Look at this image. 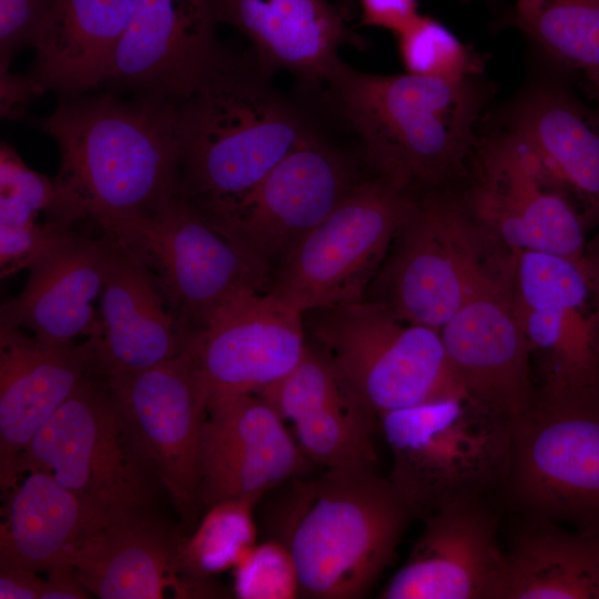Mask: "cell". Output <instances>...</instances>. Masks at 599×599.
<instances>
[{
	"label": "cell",
	"instance_id": "obj_40",
	"mask_svg": "<svg viewBox=\"0 0 599 599\" xmlns=\"http://www.w3.org/2000/svg\"><path fill=\"white\" fill-rule=\"evenodd\" d=\"M27 568L0 565V599H41L45 580Z\"/></svg>",
	"mask_w": 599,
	"mask_h": 599
},
{
	"label": "cell",
	"instance_id": "obj_13",
	"mask_svg": "<svg viewBox=\"0 0 599 599\" xmlns=\"http://www.w3.org/2000/svg\"><path fill=\"white\" fill-rule=\"evenodd\" d=\"M461 186L456 193L465 210L507 253L581 260L587 229L579 213L506 129L481 130Z\"/></svg>",
	"mask_w": 599,
	"mask_h": 599
},
{
	"label": "cell",
	"instance_id": "obj_38",
	"mask_svg": "<svg viewBox=\"0 0 599 599\" xmlns=\"http://www.w3.org/2000/svg\"><path fill=\"white\" fill-rule=\"evenodd\" d=\"M361 24L398 33L418 14V0H356Z\"/></svg>",
	"mask_w": 599,
	"mask_h": 599
},
{
	"label": "cell",
	"instance_id": "obj_19",
	"mask_svg": "<svg viewBox=\"0 0 599 599\" xmlns=\"http://www.w3.org/2000/svg\"><path fill=\"white\" fill-rule=\"evenodd\" d=\"M511 267L475 294L439 329L448 364L473 399L515 423L532 405L531 349L510 297Z\"/></svg>",
	"mask_w": 599,
	"mask_h": 599
},
{
	"label": "cell",
	"instance_id": "obj_18",
	"mask_svg": "<svg viewBox=\"0 0 599 599\" xmlns=\"http://www.w3.org/2000/svg\"><path fill=\"white\" fill-rule=\"evenodd\" d=\"M284 420L256 394L207 400L200 441V504L256 498L306 469Z\"/></svg>",
	"mask_w": 599,
	"mask_h": 599
},
{
	"label": "cell",
	"instance_id": "obj_32",
	"mask_svg": "<svg viewBox=\"0 0 599 599\" xmlns=\"http://www.w3.org/2000/svg\"><path fill=\"white\" fill-rule=\"evenodd\" d=\"M258 499L237 498L207 508L191 537L184 538L182 559L197 579L234 568L255 545L253 507Z\"/></svg>",
	"mask_w": 599,
	"mask_h": 599
},
{
	"label": "cell",
	"instance_id": "obj_20",
	"mask_svg": "<svg viewBox=\"0 0 599 599\" xmlns=\"http://www.w3.org/2000/svg\"><path fill=\"white\" fill-rule=\"evenodd\" d=\"M405 564L384 599H495L505 550L496 514L481 499L450 504L423 518Z\"/></svg>",
	"mask_w": 599,
	"mask_h": 599
},
{
	"label": "cell",
	"instance_id": "obj_5",
	"mask_svg": "<svg viewBox=\"0 0 599 599\" xmlns=\"http://www.w3.org/2000/svg\"><path fill=\"white\" fill-rule=\"evenodd\" d=\"M379 427L392 454L389 481L420 519L502 487L514 420L468 395L386 412Z\"/></svg>",
	"mask_w": 599,
	"mask_h": 599
},
{
	"label": "cell",
	"instance_id": "obj_11",
	"mask_svg": "<svg viewBox=\"0 0 599 599\" xmlns=\"http://www.w3.org/2000/svg\"><path fill=\"white\" fill-rule=\"evenodd\" d=\"M319 131L242 196L200 211L270 280L272 272L364 179Z\"/></svg>",
	"mask_w": 599,
	"mask_h": 599
},
{
	"label": "cell",
	"instance_id": "obj_1",
	"mask_svg": "<svg viewBox=\"0 0 599 599\" xmlns=\"http://www.w3.org/2000/svg\"><path fill=\"white\" fill-rule=\"evenodd\" d=\"M41 129L60 153L47 221L100 226L154 213L182 193L173 106L112 92L60 97Z\"/></svg>",
	"mask_w": 599,
	"mask_h": 599
},
{
	"label": "cell",
	"instance_id": "obj_23",
	"mask_svg": "<svg viewBox=\"0 0 599 599\" xmlns=\"http://www.w3.org/2000/svg\"><path fill=\"white\" fill-rule=\"evenodd\" d=\"M502 125L571 202L587 231L599 225V102L591 108L566 84L538 80L517 97Z\"/></svg>",
	"mask_w": 599,
	"mask_h": 599
},
{
	"label": "cell",
	"instance_id": "obj_31",
	"mask_svg": "<svg viewBox=\"0 0 599 599\" xmlns=\"http://www.w3.org/2000/svg\"><path fill=\"white\" fill-rule=\"evenodd\" d=\"M511 22L551 61L582 73L599 92V0H517Z\"/></svg>",
	"mask_w": 599,
	"mask_h": 599
},
{
	"label": "cell",
	"instance_id": "obj_26",
	"mask_svg": "<svg viewBox=\"0 0 599 599\" xmlns=\"http://www.w3.org/2000/svg\"><path fill=\"white\" fill-rule=\"evenodd\" d=\"M219 22L236 28L270 74L283 71L321 90L343 62L339 49L362 45L337 4L328 0H215Z\"/></svg>",
	"mask_w": 599,
	"mask_h": 599
},
{
	"label": "cell",
	"instance_id": "obj_16",
	"mask_svg": "<svg viewBox=\"0 0 599 599\" xmlns=\"http://www.w3.org/2000/svg\"><path fill=\"white\" fill-rule=\"evenodd\" d=\"M307 348L304 314L265 291L220 312L186 351L209 400L256 394L292 372Z\"/></svg>",
	"mask_w": 599,
	"mask_h": 599
},
{
	"label": "cell",
	"instance_id": "obj_42",
	"mask_svg": "<svg viewBox=\"0 0 599 599\" xmlns=\"http://www.w3.org/2000/svg\"><path fill=\"white\" fill-rule=\"evenodd\" d=\"M580 262L587 275L593 302L599 313V236L587 242Z\"/></svg>",
	"mask_w": 599,
	"mask_h": 599
},
{
	"label": "cell",
	"instance_id": "obj_35",
	"mask_svg": "<svg viewBox=\"0 0 599 599\" xmlns=\"http://www.w3.org/2000/svg\"><path fill=\"white\" fill-rule=\"evenodd\" d=\"M54 199L53 177L30 169L6 142L0 146V225H23L47 213Z\"/></svg>",
	"mask_w": 599,
	"mask_h": 599
},
{
	"label": "cell",
	"instance_id": "obj_39",
	"mask_svg": "<svg viewBox=\"0 0 599 599\" xmlns=\"http://www.w3.org/2000/svg\"><path fill=\"white\" fill-rule=\"evenodd\" d=\"M44 88L29 73L0 72V113L2 119L24 120L30 103Z\"/></svg>",
	"mask_w": 599,
	"mask_h": 599
},
{
	"label": "cell",
	"instance_id": "obj_10",
	"mask_svg": "<svg viewBox=\"0 0 599 599\" xmlns=\"http://www.w3.org/2000/svg\"><path fill=\"white\" fill-rule=\"evenodd\" d=\"M413 197L365 176L277 266L267 291L303 314L365 298Z\"/></svg>",
	"mask_w": 599,
	"mask_h": 599
},
{
	"label": "cell",
	"instance_id": "obj_29",
	"mask_svg": "<svg viewBox=\"0 0 599 599\" xmlns=\"http://www.w3.org/2000/svg\"><path fill=\"white\" fill-rule=\"evenodd\" d=\"M111 517L42 471L12 491L0 527V565L39 572L70 564L82 541Z\"/></svg>",
	"mask_w": 599,
	"mask_h": 599
},
{
	"label": "cell",
	"instance_id": "obj_43",
	"mask_svg": "<svg viewBox=\"0 0 599 599\" xmlns=\"http://www.w3.org/2000/svg\"><path fill=\"white\" fill-rule=\"evenodd\" d=\"M337 6L343 11L345 17L351 20L355 13L356 0H337Z\"/></svg>",
	"mask_w": 599,
	"mask_h": 599
},
{
	"label": "cell",
	"instance_id": "obj_22",
	"mask_svg": "<svg viewBox=\"0 0 599 599\" xmlns=\"http://www.w3.org/2000/svg\"><path fill=\"white\" fill-rule=\"evenodd\" d=\"M183 540L150 510L128 512L95 528L70 565L83 587L102 599H156L167 589L180 598L216 595L210 580L187 572Z\"/></svg>",
	"mask_w": 599,
	"mask_h": 599
},
{
	"label": "cell",
	"instance_id": "obj_44",
	"mask_svg": "<svg viewBox=\"0 0 599 599\" xmlns=\"http://www.w3.org/2000/svg\"><path fill=\"white\" fill-rule=\"evenodd\" d=\"M596 98H597V102H599V94H597Z\"/></svg>",
	"mask_w": 599,
	"mask_h": 599
},
{
	"label": "cell",
	"instance_id": "obj_36",
	"mask_svg": "<svg viewBox=\"0 0 599 599\" xmlns=\"http://www.w3.org/2000/svg\"><path fill=\"white\" fill-rule=\"evenodd\" d=\"M49 0H0V72L14 55L34 44Z\"/></svg>",
	"mask_w": 599,
	"mask_h": 599
},
{
	"label": "cell",
	"instance_id": "obj_8",
	"mask_svg": "<svg viewBox=\"0 0 599 599\" xmlns=\"http://www.w3.org/2000/svg\"><path fill=\"white\" fill-rule=\"evenodd\" d=\"M304 315L317 347L377 417L467 395L448 364L439 331L403 321L380 301L365 297Z\"/></svg>",
	"mask_w": 599,
	"mask_h": 599
},
{
	"label": "cell",
	"instance_id": "obj_21",
	"mask_svg": "<svg viewBox=\"0 0 599 599\" xmlns=\"http://www.w3.org/2000/svg\"><path fill=\"white\" fill-rule=\"evenodd\" d=\"M256 394L293 423L307 458L327 469L377 470L378 417L317 346L308 345L292 372Z\"/></svg>",
	"mask_w": 599,
	"mask_h": 599
},
{
	"label": "cell",
	"instance_id": "obj_27",
	"mask_svg": "<svg viewBox=\"0 0 599 599\" xmlns=\"http://www.w3.org/2000/svg\"><path fill=\"white\" fill-rule=\"evenodd\" d=\"M98 322L87 342L91 375L100 378L139 373L172 359L191 338L167 308L151 272L115 243Z\"/></svg>",
	"mask_w": 599,
	"mask_h": 599
},
{
	"label": "cell",
	"instance_id": "obj_15",
	"mask_svg": "<svg viewBox=\"0 0 599 599\" xmlns=\"http://www.w3.org/2000/svg\"><path fill=\"white\" fill-rule=\"evenodd\" d=\"M510 297L540 389L599 388V313L580 260L536 251L515 254Z\"/></svg>",
	"mask_w": 599,
	"mask_h": 599
},
{
	"label": "cell",
	"instance_id": "obj_34",
	"mask_svg": "<svg viewBox=\"0 0 599 599\" xmlns=\"http://www.w3.org/2000/svg\"><path fill=\"white\" fill-rule=\"evenodd\" d=\"M233 589L242 599L298 597V575L287 546L282 540L254 545L234 567Z\"/></svg>",
	"mask_w": 599,
	"mask_h": 599
},
{
	"label": "cell",
	"instance_id": "obj_6",
	"mask_svg": "<svg viewBox=\"0 0 599 599\" xmlns=\"http://www.w3.org/2000/svg\"><path fill=\"white\" fill-rule=\"evenodd\" d=\"M514 255L486 236L455 190L417 194L366 298L383 302L403 321L439 331L510 268Z\"/></svg>",
	"mask_w": 599,
	"mask_h": 599
},
{
	"label": "cell",
	"instance_id": "obj_7",
	"mask_svg": "<svg viewBox=\"0 0 599 599\" xmlns=\"http://www.w3.org/2000/svg\"><path fill=\"white\" fill-rule=\"evenodd\" d=\"M502 487L527 517L599 534V388L537 389L514 423Z\"/></svg>",
	"mask_w": 599,
	"mask_h": 599
},
{
	"label": "cell",
	"instance_id": "obj_30",
	"mask_svg": "<svg viewBox=\"0 0 599 599\" xmlns=\"http://www.w3.org/2000/svg\"><path fill=\"white\" fill-rule=\"evenodd\" d=\"M527 518L505 550L495 599H599V534Z\"/></svg>",
	"mask_w": 599,
	"mask_h": 599
},
{
	"label": "cell",
	"instance_id": "obj_14",
	"mask_svg": "<svg viewBox=\"0 0 599 599\" xmlns=\"http://www.w3.org/2000/svg\"><path fill=\"white\" fill-rule=\"evenodd\" d=\"M102 379L132 453L166 489L184 524H195L202 508L199 459L207 395L189 352Z\"/></svg>",
	"mask_w": 599,
	"mask_h": 599
},
{
	"label": "cell",
	"instance_id": "obj_33",
	"mask_svg": "<svg viewBox=\"0 0 599 599\" xmlns=\"http://www.w3.org/2000/svg\"><path fill=\"white\" fill-rule=\"evenodd\" d=\"M405 72L447 81L479 77L484 60L437 19L418 14L395 34Z\"/></svg>",
	"mask_w": 599,
	"mask_h": 599
},
{
	"label": "cell",
	"instance_id": "obj_28",
	"mask_svg": "<svg viewBox=\"0 0 599 599\" xmlns=\"http://www.w3.org/2000/svg\"><path fill=\"white\" fill-rule=\"evenodd\" d=\"M136 0H49L33 48L30 74L60 97L104 82Z\"/></svg>",
	"mask_w": 599,
	"mask_h": 599
},
{
	"label": "cell",
	"instance_id": "obj_25",
	"mask_svg": "<svg viewBox=\"0 0 599 599\" xmlns=\"http://www.w3.org/2000/svg\"><path fill=\"white\" fill-rule=\"evenodd\" d=\"M91 375L82 344H55L0 325V486L18 485L16 464L39 429Z\"/></svg>",
	"mask_w": 599,
	"mask_h": 599
},
{
	"label": "cell",
	"instance_id": "obj_37",
	"mask_svg": "<svg viewBox=\"0 0 599 599\" xmlns=\"http://www.w3.org/2000/svg\"><path fill=\"white\" fill-rule=\"evenodd\" d=\"M62 227L47 220L23 225H0L1 278L28 270Z\"/></svg>",
	"mask_w": 599,
	"mask_h": 599
},
{
	"label": "cell",
	"instance_id": "obj_41",
	"mask_svg": "<svg viewBox=\"0 0 599 599\" xmlns=\"http://www.w3.org/2000/svg\"><path fill=\"white\" fill-rule=\"evenodd\" d=\"M41 599H83L89 591L79 581L70 564L51 567Z\"/></svg>",
	"mask_w": 599,
	"mask_h": 599
},
{
	"label": "cell",
	"instance_id": "obj_3",
	"mask_svg": "<svg viewBox=\"0 0 599 599\" xmlns=\"http://www.w3.org/2000/svg\"><path fill=\"white\" fill-rule=\"evenodd\" d=\"M175 131L182 193L205 211L252 190L319 129L251 50L220 45L175 108Z\"/></svg>",
	"mask_w": 599,
	"mask_h": 599
},
{
	"label": "cell",
	"instance_id": "obj_2",
	"mask_svg": "<svg viewBox=\"0 0 599 599\" xmlns=\"http://www.w3.org/2000/svg\"><path fill=\"white\" fill-rule=\"evenodd\" d=\"M321 90L370 174L412 195L461 186L491 97L478 77L374 74L344 62Z\"/></svg>",
	"mask_w": 599,
	"mask_h": 599
},
{
	"label": "cell",
	"instance_id": "obj_17",
	"mask_svg": "<svg viewBox=\"0 0 599 599\" xmlns=\"http://www.w3.org/2000/svg\"><path fill=\"white\" fill-rule=\"evenodd\" d=\"M216 23L215 0H136L103 84L176 108L221 45Z\"/></svg>",
	"mask_w": 599,
	"mask_h": 599
},
{
	"label": "cell",
	"instance_id": "obj_4",
	"mask_svg": "<svg viewBox=\"0 0 599 599\" xmlns=\"http://www.w3.org/2000/svg\"><path fill=\"white\" fill-rule=\"evenodd\" d=\"M291 497L280 540L293 556L300 596L307 598L366 595L413 518L377 470L328 469L298 483Z\"/></svg>",
	"mask_w": 599,
	"mask_h": 599
},
{
	"label": "cell",
	"instance_id": "obj_9",
	"mask_svg": "<svg viewBox=\"0 0 599 599\" xmlns=\"http://www.w3.org/2000/svg\"><path fill=\"white\" fill-rule=\"evenodd\" d=\"M99 227L151 272L167 308L191 336L231 304L270 287L271 280L183 193L154 213Z\"/></svg>",
	"mask_w": 599,
	"mask_h": 599
},
{
	"label": "cell",
	"instance_id": "obj_12",
	"mask_svg": "<svg viewBox=\"0 0 599 599\" xmlns=\"http://www.w3.org/2000/svg\"><path fill=\"white\" fill-rule=\"evenodd\" d=\"M42 471L109 517L150 510L152 478L124 436L106 383L89 375L19 455L16 476Z\"/></svg>",
	"mask_w": 599,
	"mask_h": 599
},
{
	"label": "cell",
	"instance_id": "obj_24",
	"mask_svg": "<svg viewBox=\"0 0 599 599\" xmlns=\"http://www.w3.org/2000/svg\"><path fill=\"white\" fill-rule=\"evenodd\" d=\"M71 226L62 227L30 265L21 293L1 304V326L27 329L55 344L95 334L92 303L103 290L114 243L103 232L93 238Z\"/></svg>",
	"mask_w": 599,
	"mask_h": 599
}]
</instances>
